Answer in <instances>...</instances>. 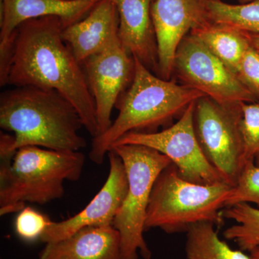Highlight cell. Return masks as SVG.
<instances>
[{
	"label": "cell",
	"instance_id": "1",
	"mask_svg": "<svg viewBox=\"0 0 259 259\" xmlns=\"http://www.w3.org/2000/svg\"><path fill=\"white\" fill-rule=\"evenodd\" d=\"M64 23L56 16L24 22L15 30L0 85L56 90L79 112L83 127L100 135L96 108L83 65L63 38Z\"/></svg>",
	"mask_w": 259,
	"mask_h": 259
},
{
	"label": "cell",
	"instance_id": "2",
	"mask_svg": "<svg viewBox=\"0 0 259 259\" xmlns=\"http://www.w3.org/2000/svg\"><path fill=\"white\" fill-rule=\"evenodd\" d=\"M0 126L14 133L15 151L25 146L80 151L87 146L79 134V112L56 90L22 87L2 93Z\"/></svg>",
	"mask_w": 259,
	"mask_h": 259
},
{
	"label": "cell",
	"instance_id": "3",
	"mask_svg": "<svg viewBox=\"0 0 259 259\" xmlns=\"http://www.w3.org/2000/svg\"><path fill=\"white\" fill-rule=\"evenodd\" d=\"M134 59V80L115 106L118 115L105 133L93 139L89 156L97 164L103 163L113 144L125 134L168 127L191 104L206 97L186 85L162 79Z\"/></svg>",
	"mask_w": 259,
	"mask_h": 259
},
{
	"label": "cell",
	"instance_id": "4",
	"mask_svg": "<svg viewBox=\"0 0 259 259\" xmlns=\"http://www.w3.org/2000/svg\"><path fill=\"white\" fill-rule=\"evenodd\" d=\"M0 161V214L20 212L26 202L45 204L64 194V181L76 182L85 156L80 151H59L25 146L13 159Z\"/></svg>",
	"mask_w": 259,
	"mask_h": 259
},
{
	"label": "cell",
	"instance_id": "5",
	"mask_svg": "<svg viewBox=\"0 0 259 259\" xmlns=\"http://www.w3.org/2000/svg\"><path fill=\"white\" fill-rule=\"evenodd\" d=\"M232 189L225 182L202 185L185 180L171 162L153 185L145 231L158 228L167 233H180L201 223L221 227L224 223L221 209L226 207Z\"/></svg>",
	"mask_w": 259,
	"mask_h": 259
},
{
	"label": "cell",
	"instance_id": "6",
	"mask_svg": "<svg viewBox=\"0 0 259 259\" xmlns=\"http://www.w3.org/2000/svg\"><path fill=\"white\" fill-rule=\"evenodd\" d=\"M111 149L122 160L128 181L127 194L112 223L120 234V259H139V254L151 259L144 237L146 213L155 182L171 161L141 145H117Z\"/></svg>",
	"mask_w": 259,
	"mask_h": 259
},
{
	"label": "cell",
	"instance_id": "7",
	"mask_svg": "<svg viewBox=\"0 0 259 259\" xmlns=\"http://www.w3.org/2000/svg\"><path fill=\"white\" fill-rule=\"evenodd\" d=\"M241 105H223L203 97L196 102L194 110V129L202 151L233 187L243 167Z\"/></svg>",
	"mask_w": 259,
	"mask_h": 259
},
{
	"label": "cell",
	"instance_id": "8",
	"mask_svg": "<svg viewBox=\"0 0 259 259\" xmlns=\"http://www.w3.org/2000/svg\"><path fill=\"white\" fill-rule=\"evenodd\" d=\"M174 74L186 85L223 105L256 102L254 96L195 35L189 34L177 49Z\"/></svg>",
	"mask_w": 259,
	"mask_h": 259
},
{
	"label": "cell",
	"instance_id": "9",
	"mask_svg": "<svg viewBox=\"0 0 259 259\" xmlns=\"http://www.w3.org/2000/svg\"><path fill=\"white\" fill-rule=\"evenodd\" d=\"M196 102L186 109L176 123L159 132L128 133L112 147L125 144L147 146L169 158L185 180L202 185L226 182L209 163L199 145L194 129Z\"/></svg>",
	"mask_w": 259,
	"mask_h": 259
},
{
	"label": "cell",
	"instance_id": "10",
	"mask_svg": "<svg viewBox=\"0 0 259 259\" xmlns=\"http://www.w3.org/2000/svg\"><path fill=\"white\" fill-rule=\"evenodd\" d=\"M83 67L96 108L100 135L111 126V114L133 82L134 56L117 38L103 50L90 56Z\"/></svg>",
	"mask_w": 259,
	"mask_h": 259
},
{
	"label": "cell",
	"instance_id": "11",
	"mask_svg": "<svg viewBox=\"0 0 259 259\" xmlns=\"http://www.w3.org/2000/svg\"><path fill=\"white\" fill-rule=\"evenodd\" d=\"M208 0H153L151 17L158 50L157 76L171 79L179 46L191 32L211 23Z\"/></svg>",
	"mask_w": 259,
	"mask_h": 259
},
{
	"label": "cell",
	"instance_id": "12",
	"mask_svg": "<svg viewBox=\"0 0 259 259\" xmlns=\"http://www.w3.org/2000/svg\"><path fill=\"white\" fill-rule=\"evenodd\" d=\"M110 171L101 190L78 214L61 222H52L40 241L46 244L66 239L88 227L112 226L128 189L123 162L114 150L107 153Z\"/></svg>",
	"mask_w": 259,
	"mask_h": 259
},
{
	"label": "cell",
	"instance_id": "13",
	"mask_svg": "<svg viewBox=\"0 0 259 259\" xmlns=\"http://www.w3.org/2000/svg\"><path fill=\"white\" fill-rule=\"evenodd\" d=\"M101 0H1L0 79L5 75L13 35L24 22L42 17L61 19L65 28L84 18Z\"/></svg>",
	"mask_w": 259,
	"mask_h": 259
},
{
	"label": "cell",
	"instance_id": "14",
	"mask_svg": "<svg viewBox=\"0 0 259 259\" xmlns=\"http://www.w3.org/2000/svg\"><path fill=\"white\" fill-rule=\"evenodd\" d=\"M112 1L118 12V37L122 47L157 74V44L151 17L153 0Z\"/></svg>",
	"mask_w": 259,
	"mask_h": 259
},
{
	"label": "cell",
	"instance_id": "15",
	"mask_svg": "<svg viewBox=\"0 0 259 259\" xmlns=\"http://www.w3.org/2000/svg\"><path fill=\"white\" fill-rule=\"evenodd\" d=\"M119 15L112 0H101L82 20L63 30L64 41L83 64L118 38Z\"/></svg>",
	"mask_w": 259,
	"mask_h": 259
},
{
	"label": "cell",
	"instance_id": "16",
	"mask_svg": "<svg viewBox=\"0 0 259 259\" xmlns=\"http://www.w3.org/2000/svg\"><path fill=\"white\" fill-rule=\"evenodd\" d=\"M120 253L118 231L112 226H93L46 245L39 259H120Z\"/></svg>",
	"mask_w": 259,
	"mask_h": 259
},
{
	"label": "cell",
	"instance_id": "17",
	"mask_svg": "<svg viewBox=\"0 0 259 259\" xmlns=\"http://www.w3.org/2000/svg\"><path fill=\"white\" fill-rule=\"evenodd\" d=\"M236 74L250 46L247 32L219 24L209 23L190 32Z\"/></svg>",
	"mask_w": 259,
	"mask_h": 259
},
{
	"label": "cell",
	"instance_id": "18",
	"mask_svg": "<svg viewBox=\"0 0 259 259\" xmlns=\"http://www.w3.org/2000/svg\"><path fill=\"white\" fill-rule=\"evenodd\" d=\"M214 225L201 223L187 230L185 243L187 259H252L241 250L231 248L218 236Z\"/></svg>",
	"mask_w": 259,
	"mask_h": 259
},
{
	"label": "cell",
	"instance_id": "19",
	"mask_svg": "<svg viewBox=\"0 0 259 259\" xmlns=\"http://www.w3.org/2000/svg\"><path fill=\"white\" fill-rule=\"evenodd\" d=\"M223 214L236 222L224 231L226 239L236 242L243 251L259 250V208L241 202L227 207Z\"/></svg>",
	"mask_w": 259,
	"mask_h": 259
},
{
	"label": "cell",
	"instance_id": "20",
	"mask_svg": "<svg viewBox=\"0 0 259 259\" xmlns=\"http://www.w3.org/2000/svg\"><path fill=\"white\" fill-rule=\"evenodd\" d=\"M211 23L226 25L247 33L259 34V0L231 5L221 0H208Z\"/></svg>",
	"mask_w": 259,
	"mask_h": 259
},
{
	"label": "cell",
	"instance_id": "21",
	"mask_svg": "<svg viewBox=\"0 0 259 259\" xmlns=\"http://www.w3.org/2000/svg\"><path fill=\"white\" fill-rule=\"evenodd\" d=\"M241 107L243 166L248 161L259 166V102L242 103Z\"/></svg>",
	"mask_w": 259,
	"mask_h": 259
},
{
	"label": "cell",
	"instance_id": "22",
	"mask_svg": "<svg viewBox=\"0 0 259 259\" xmlns=\"http://www.w3.org/2000/svg\"><path fill=\"white\" fill-rule=\"evenodd\" d=\"M241 202L255 204L259 207V166L253 161L245 163L236 185L232 189L226 207Z\"/></svg>",
	"mask_w": 259,
	"mask_h": 259
},
{
	"label": "cell",
	"instance_id": "23",
	"mask_svg": "<svg viewBox=\"0 0 259 259\" xmlns=\"http://www.w3.org/2000/svg\"><path fill=\"white\" fill-rule=\"evenodd\" d=\"M53 221L45 214L31 207H26L18 212L15 221V231L22 240L33 242L41 238Z\"/></svg>",
	"mask_w": 259,
	"mask_h": 259
},
{
	"label": "cell",
	"instance_id": "24",
	"mask_svg": "<svg viewBox=\"0 0 259 259\" xmlns=\"http://www.w3.org/2000/svg\"><path fill=\"white\" fill-rule=\"evenodd\" d=\"M238 79L259 102V53L250 47L236 73Z\"/></svg>",
	"mask_w": 259,
	"mask_h": 259
},
{
	"label": "cell",
	"instance_id": "25",
	"mask_svg": "<svg viewBox=\"0 0 259 259\" xmlns=\"http://www.w3.org/2000/svg\"><path fill=\"white\" fill-rule=\"evenodd\" d=\"M250 46L259 53V34L248 33Z\"/></svg>",
	"mask_w": 259,
	"mask_h": 259
},
{
	"label": "cell",
	"instance_id": "26",
	"mask_svg": "<svg viewBox=\"0 0 259 259\" xmlns=\"http://www.w3.org/2000/svg\"><path fill=\"white\" fill-rule=\"evenodd\" d=\"M249 253L252 259H259V250H254V251L250 252Z\"/></svg>",
	"mask_w": 259,
	"mask_h": 259
},
{
	"label": "cell",
	"instance_id": "27",
	"mask_svg": "<svg viewBox=\"0 0 259 259\" xmlns=\"http://www.w3.org/2000/svg\"><path fill=\"white\" fill-rule=\"evenodd\" d=\"M251 1H253V0H239L240 3H241L242 4H243V3H249V2Z\"/></svg>",
	"mask_w": 259,
	"mask_h": 259
}]
</instances>
